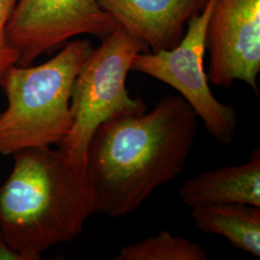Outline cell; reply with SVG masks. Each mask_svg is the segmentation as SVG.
Masks as SVG:
<instances>
[{"label": "cell", "mask_w": 260, "mask_h": 260, "mask_svg": "<svg viewBox=\"0 0 260 260\" xmlns=\"http://www.w3.org/2000/svg\"><path fill=\"white\" fill-rule=\"evenodd\" d=\"M208 82L232 88L244 81L259 95L260 0H216L206 29Z\"/></svg>", "instance_id": "obj_7"}, {"label": "cell", "mask_w": 260, "mask_h": 260, "mask_svg": "<svg viewBox=\"0 0 260 260\" xmlns=\"http://www.w3.org/2000/svg\"><path fill=\"white\" fill-rule=\"evenodd\" d=\"M115 260H206L207 253L198 243L167 231L121 249Z\"/></svg>", "instance_id": "obj_11"}, {"label": "cell", "mask_w": 260, "mask_h": 260, "mask_svg": "<svg viewBox=\"0 0 260 260\" xmlns=\"http://www.w3.org/2000/svg\"><path fill=\"white\" fill-rule=\"evenodd\" d=\"M118 24L98 0H18L8 24L18 66H30L69 39L91 35L104 39Z\"/></svg>", "instance_id": "obj_6"}, {"label": "cell", "mask_w": 260, "mask_h": 260, "mask_svg": "<svg viewBox=\"0 0 260 260\" xmlns=\"http://www.w3.org/2000/svg\"><path fill=\"white\" fill-rule=\"evenodd\" d=\"M187 206L239 204L260 207V149L241 165L207 171L187 179L179 189Z\"/></svg>", "instance_id": "obj_9"}, {"label": "cell", "mask_w": 260, "mask_h": 260, "mask_svg": "<svg viewBox=\"0 0 260 260\" xmlns=\"http://www.w3.org/2000/svg\"><path fill=\"white\" fill-rule=\"evenodd\" d=\"M93 49L89 41L75 40L42 65H15L5 73L0 155L58 146L65 139L73 125V87Z\"/></svg>", "instance_id": "obj_3"}, {"label": "cell", "mask_w": 260, "mask_h": 260, "mask_svg": "<svg viewBox=\"0 0 260 260\" xmlns=\"http://www.w3.org/2000/svg\"><path fill=\"white\" fill-rule=\"evenodd\" d=\"M216 0L187 22V32L177 47L157 52L144 51L132 60L131 71L151 76L177 90L204 121L218 143H233L238 117L232 105L220 103L210 90L204 67L206 29Z\"/></svg>", "instance_id": "obj_5"}, {"label": "cell", "mask_w": 260, "mask_h": 260, "mask_svg": "<svg viewBox=\"0 0 260 260\" xmlns=\"http://www.w3.org/2000/svg\"><path fill=\"white\" fill-rule=\"evenodd\" d=\"M17 2L18 0H0V87L5 73L19 62V52L11 46L7 32Z\"/></svg>", "instance_id": "obj_12"}, {"label": "cell", "mask_w": 260, "mask_h": 260, "mask_svg": "<svg viewBox=\"0 0 260 260\" xmlns=\"http://www.w3.org/2000/svg\"><path fill=\"white\" fill-rule=\"evenodd\" d=\"M0 260H25V258L14 251L5 240L0 231Z\"/></svg>", "instance_id": "obj_13"}, {"label": "cell", "mask_w": 260, "mask_h": 260, "mask_svg": "<svg viewBox=\"0 0 260 260\" xmlns=\"http://www.w3.org/2000/svg\"><path fill=\"white\" fill-rule=\"evenodd\" d=\"M148 50L144 42L118 26L87 58L73 87L72 128L57 146L75 163L87 167L90 142L103 122L146 112L141 96H130L126 78L133 58Z\"/></svg>", "instance_id": "obj_4"}, {"label": "cell", "mask_w": 260, "mask_h": 260, "mask_svg": "<svg viewBox=\"0 0 260 260\" xmlns=\"http://www.w3.org/2000/svg\"><path fill=\"white\" fill-rule=\"evenodd\" d=\"M0 186V231L25 260L41 259L51 247L73 241L95 213L86 166L62 149L32 148L14 153Z\"/></svg>", "instance_id": "obj_2"}, {"label": "cell", "mask_w": 260, "mask_h": 260, "mask_svg": "<svg viewBox=\"0 0 260 260\" xmlns=\"http://www.w3.org/2000/svg\"><path fill=\"white\" fill-rule=\"evenodd\" d=\"M118 26L144 42L152 52L177 47L184 26L208 0H98Z\"/></svg>", "instance_id": "obj_8"}, {"label": "cell", "mask_w": 260, "mask_h": 260, "mask_svg": "<svg viewBox=\"0 0 260 260\" xmlns=\"http://www.w3.org/2000/svg\"><path fill=\"white\" fill-rule=\"evenodd\" d=\"M196 228L224 237L234 249L260 257V207L239 204L192 208Z\"/></svg>", "instance_id": "obj_10"}, {"label": "cell", "mask_w": 260, "mask_h": 260, "mask_svg": "<svg viewBox=\"0 0 260 260\" xmlns=\"http://www.w3.org/2000/svg\"><path fill=\"white\" fill-rule=\"evenodd\" d=\"M194 109L166 95L150 111L103 122L89 145L87 171L95 212L121 218L184 170L198 136Z\"/></svg>", "instance_id": "obj_1"}]
</instances>
